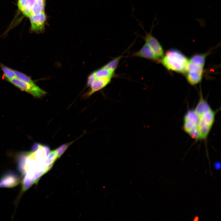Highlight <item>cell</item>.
Here are the masks:
<instances>
[{
  "label": "cell",
  "mask_w": 221,
  "mask_h": 221,
  "mask_svg": "<svg viewBox=\"0 0 221 221\" xmlns=\"http://www.w3.org/2000/svg\"><path fill=\"white\" fill-rule=\"evenodd\" d=\"M21 156V168L25 175L24 182H28V186L36 183L40 178L49 171L52 167L46 165V159L37 154L35 151L25 153Z\"/></svg>",
  "instance_id": "obj_1"
},
{
  "label": "cell",
  "mask_w": 221,
  "mask_h": 221,
  "mask_svg": "<svg viewBox=\"0 0 221 221\" xmlns=\"http://www.w3.org/2000/svg\"><path fill=\"white\" fill-rule=\"evenodd\" d=\"M164 66L169 70L186 73L189 60L182 52L177 49L167 51L161 60Z\"/></svg>",
  "instance_id": "obj_2"
},
{
  "label": "cell",
  "mask_w": 221,
  "mask_h": 221,
  "mask_svg": "<svg viewBox=\"0 0 221 221\" xmlns=\"http://www.w3.org/2000/svg\"><path fill=\"white\" fill-rule=\"evenodd\" d=\"M199 123V117L194 110H188L184 116L183 128L190 137L196 140H200Z\"/></svg>",
  "instance_id": "obj_3"
},
{
  "label": "cell",
  "mask_w": 221,
  "mask_h": 221,
  "mask_svg": "<svg viewBox=\"0 0 221 221\" xmlns=\"http://www.w3.org/2000/svg\"><path fill=\"white\" fill-rule=\"evenodd\" d=\"M215 113L211 108L198 115L200 140L205 139L207 137L213 125Z\"/></svg>",
  "instance_id": "obj_4"
},
{
  "label": "cell",
  "mask_w": 221,
  "mask_h": 221,
  "mask_svg": "<svg viewBox=\"0 0 221 221\" xmlns=\"http://www.w3.org/2000/svg\"><path fill=\"white\" fill-rule=\"evenodd\" d=\"M7 81L20 90L29 94L34 97L41 98L46 93L45 91L36 84H31L17 77Z\"/></svg>",
  "instance_id": "obj_5"
},
{
  "label": "cell",
  "mask_w": 221,
  "mask_h": 221,
  "mask_svg": "<svg viewBox=\"0 0 221 221\" xmlns=\"http://www.w3.org/2000/svg\"><path fill=\"white\" fill-rule=\"evenodd\" d=\"M154 26L153 24L151 30L149 32H147L144 30L145 35L143 38L145 42L153 50L157 56L160 59L163 56L164 52L163 48L159 41L152 34Z\"/></svg>",
  "instance_id": "obj_6"
},
{
  "label": "cell",
  "mask_w": 221,
  "mask_h": 221,
  "mask_svg": "<svg viewBox=\"0 0 221 221\" xmlns=\"http://www.w3.org/2000/svg\"><path fill=\"white\" fill-rule=\"evenodd\" d=\"M31 24V30L36 33L44 31L46 16L44 11L29 17Z\"/></svg>",
  "instance_id": "obj_7"
},
{
  "label": "cell",
  "mask_w": 221,
  "mask_h": 221,
  "mask_svg": "<svg viewBox=\"0 0 221 221\" xmlns=\"http://www.w3.org/2000/svg\"><path fill=\"white\" fill-rule=\"evenodd\" d=\"M133 56L145 58L157 63L161 62V59L157 56L153 50L145 42L139 50L133 54Z\"/></svg>",
  "instance_id": "obj_8"
},
{
  "label": "cell",
  "mask_w": 221,
  "mask_h": 221,
  "mask_svg": "<svg viewBox=\"0 0 221 221\" xmlns=\"http://www.w3.org/2000/svg\"><path fill=\"white\" fill-rule=\"evenodd\" d=\"M111 78L108 77L96 78L90 86V90L87 93L86 96H90L94 93L105 87L110 83Z\"/></svg>",
  "instance_id": "obj_9"
},
{
  "label": "cell",
  "mask_w": 221,
  "mask_h": 221,
  "mask_svg": "<svg viewBox=\"0 0 221 221\" xmlns=\"http://www.w3.org/2000/svg\"><path fill=\"white\" fill-rule=\"evenodd\" d=\"M186 73L188 82L191 85H195L201 81L203 73L195 71H187Z\"/></svg>",
  "instance_id": "obj_10"
},
{
  "label": "cell",
  "mask_w": 221,
  "mask_h": 221,
  "mask_svg": "<svg viewBox=\"0 0 221 221\" xmlns=\"http://www.w3.org/2000/svg\"><path fill=\"white\" fill-rule=\"evenodd\" d=\"M207 54H196L192 56L189 62L204 68Z\"/></svg>",
  "instance_id": "obj_11"
},
{
  "label": "cell",
  "mask_w": 221,
  "mask_h": 221,
  "mask_svg": "<svg viewBox=\"0 0 221 221\" xmlns=\"http://www.w3.org/2000/svg\"><path fill=\"white\" fill-rule=\"evenodd\" d=\"M0 67L3 73L5 78L7 81L16 78L13 69L0 63Z\"/></svg>",
  "instance_id": "obj_12"
},
{
  "label": "cell",
  "mask_w": 221,
  "mask_h": 221,
  "mask_svg": "<svg viewBox=\"0 0 221 221\" xmlns=\"http://www.w3.org/2000/svg\"><path fill=\"white\" fill-rule=\"evenodd\" d=\"M36 3V0H26L25 6L21 11L23 14L28 17H30L32 9Z\"/></svg>",
  "instance_id": "obj_13"
},
{
  "label": "cell",
  "mask_w": 221,
  "mask_h": 221,
  "mask_svg": "<svg viewBox=\"0 0 221 221\" xmlns=\"http://www.w3.org/2000/svg\"><path fill=\"white\" fill-rule=\"evenodd\" d=\"M120 56L111 60L104 65L103 67L114 72L116 69L121 58Z\"/></svg>",
  "instance_id": "obj_14"
},
{
  "label": "cell",
  "mask_w": 221,
  "mask_h": 221,
  "mask_svg": "<svg viewBox=\"0 0 221 221\" xmlns=\"http://www.w3.org/2000/svg\"><path fill=\"white\" fill-rule=\"evenodd\" d=\"M96 78L101 77H111L113 76L114 72L107 69L103 67L95 71Z\"/></svg>",
  "instance_id": "obj_15"
},
{
  "label": "cell",
  "mask_w": 221,
  "mask_h": 221,
  "mask_svg": "<svg viewBox=\"0 0 221 221\" xmlns=\"http://www.w3.org/2000/svg\"><path fill=\"white\" fill-rule=\"evenodd\" d=\"M13 70L17 78L31 84L36 85L34 82L29 76L19 71L14 69Z\"/></svg>",
  "instance_id": "obj_16"
},
{
  "label": "cell",
  "mask_w": 221,
  "mask_h": 221,
  "mask_svg": "<svg viewBox=\"0 0 221 221\" xmlns=\"http://www.w3.org/2000/svg\"><path fill=\"white\" fill-rule=\"evenodd\" d=\"M57 159V155L56 150H53L50 152L47 157L45 163L47 166H52L55 161Z\"/></svg>",
  "instance_id": "obj_17"
},
{
  "label": "cell",
  "mask_w": 221,
  "mask_h": 221,
  "mask_svg": "<svg viewBox=\"0 0 221 221\" xmlns=\"http://www.w3.org/2000/svg\"><path fill=\"white\" fill-rule=\"evenodd\" d=\"M73 142V141L62 145L55 150L57 155V159L61 156L69 146Z\"/></svg>",
  "instance_id": "obj_18"
},
{
  "label": "cell",
  "mask_w": 221,
  "mask_h": 221,
  "mask_svg": "<svg viewBox=\"0 0 221 221\" xmlns=\"http://www.w3.org/2000/svg\"><path fill=\"white\" fill-rule=\"evenodd\" d=\"M44 8L37 3H36L32 9L31 16L44 11Z\"/></svg>",
  "instance_id": "obj_19"
},
{
  "label": "cell",
  "mask_w": 221,
  "mask_h": 221,
  "mask_svg": "<svg viewBox=\"0 0 221 221\" xmlns=\"http://www.w3.org/2000/svg\"><path fill=\"white\" fill-rule=\"evenodd\" d=\"M95 71L92 73L88 76L87 84L88 86H90L96 78Z\"/></svg>",
  "instance_id": "obj_20"
},
{
  "label": "cell",
  "mask_w": 221,
  "mask_h": 221,
  "mask_svg": "<svg viewBox=\"0 0 221 221\" xmlns=\"http://www.w3.org/2000/svg\"><path fill=\"white\" fill-rule=\"evenodd\" d=\"M26 0H18L17 6L20 10L22 11L24 8Z\"/></svg>",
  "instance_id": "obj_21"
},
{
  "label": "cell",
  "mask_w": 221,
  "mask_h": 221,
  "mask_svg": "<svg viewBox=\"0 0 221 221\" xmlns=\"http://www.w3.org/2000/svg\"><path fill=\"white\" fill-rule=\"evenodd\" d=\"M221 166V165L220 162L216 161L214 163V167L216 170H219L220 169Z\"/></svg>",
  "instance_id": "obj_22"
}]
</instances>
